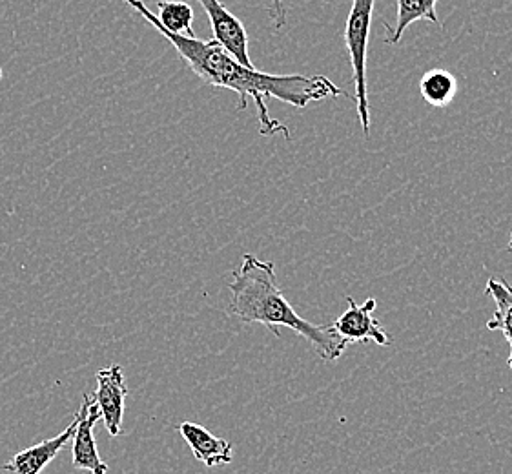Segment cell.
<instances>
[{"instance_id": "1", "label": "cell", "mask_w": 512, "mask_h": 474, "mask_svg": "<svg viewBox=\"0 0 512 474\" xmlns=\"http://www.w3.org/2000/svg\"><path fill=\"white\" fill-rule=\"evenodd\" d=\"M135 13H139L144 21L152 24L155 30L163 35L179 53V57L188 64V68L206 84L216 88H226L237 93V110H246L248 99L252 97L257 108V121H259V134L272 135L283 134L290 139L285 124L272 119L268 114L267 99H277L281 103L290 104L294 108H307L308 104L328 97L345 95L350 97L345 90L338 88L328 77L323 75H274V73L259 72L257 68H245L239 62L228 55L221 48L219 42L201 41L195 37H183L174 35L164 30L163 26L155 19L154 11L150 10L143 0H124Z\"/></svg>"}, {"instance_id": "2", "label": "cell", "mask_w": 512, "mask_h": 474, "mask_svg": "<svg viewBox=\"0 0 512 474\" xmlns=\"http://www.w3.org/2000/svg\"><path fill=\"white\" fill-rule=\"evenodd\" d=\"M228 289L232 292L230 314L243 323H261L277 338L281 336L277 327L294 330L314 347L321 360H339L347 351L349 343L339 338L332 325H316L297 314L279 287L272 261L245 254L241 267L232 274Z\"/></svg>"}, {"instance_id": "3", "label": "cell", "mask_w": 512, "mask_h": 474, "mask_svg": "<svg viewBox=\"0 0 512 474\" xmlns=\"http://www.w3.org/2000/svg\"><path fill=\"white\" fill-rule=\"evenodd\" d=\"M376 0H352L345 44L349 50L354 75V101L358 104L359 123L365 139L370 135L369 90H367V52H369L370 26Z\"/></svg>"}, {"instance_id": "4", "label": "cell", "mask_w": 512, "mask_h": 474, "mask_svg": "<svg viewBox=\"0 0 512 474\" xmlns=\"http://www.w3.org/2000/svg\"><path fill=\"white\" fill-rule=\"evenodd\" d=\"M97 387L93 402L99 407L101 420L110 436L123 434L124 405L128 398V385L121 365H110L95 374Z\"/></svg>"}, {"instance_id": "5", "label": "cell", "mask_w": 512, "mask_h": 474, "mask_svg": "<svg viewBox=\"0 0 512 474\" xmlns=\"http://www.w3.org/2000/svg\"><path fill=\"white\" fill-rule=\"evenodd\" d=\"M208 15V21L214 31V41L221 44V48L228 55H232L241 66L256 68L248 53V33L245 24L237 19L232 11L226 8L221 0H195Z\"/></svg>"}, {"instance_id": "6", "label": "cell", "mask_w": 512, "mask_h": 474, "mask_svg": "<svg viewBox=\"0 0 512 474\" xmlns=\"http://www.w3.org/2000/svg\"><path fill=\"white\" fill-rule=\"evenodd\" d=\"M349 309L345 310L338 320L332 323V329L345 343L372 341L381 347H390L392 338L383 329V325L374 318V310L378 301L369 298L363 305H358L352 296L347 298Z\"/></svg>"}, {"instance_id": "7", "label": "cell", "mask_w": 512, "mask_h": 474, "mask_svg": "<svg viewBox=\"0 0 512 474\" xmlns=\"http://www.w3.org/2000/svg\"><path fill=\"white\" fill-rule=\"evenodd\" d=\"M99 420H101L99 407L93 402L92 396L84 394L81 409L77 413V429L72 438V464L77 471L108 474V464L101 458L93 438V427Z\"/></svg>"}, {"instance_id": "8", "label": "cell", "mask_w": 512, "mask_h": 474, "mask_svg": "<svg viewBox=\"0 0 512 474\" xmlns=\"http://www.w3.org/2000/svg\"><path fill=\"white\" fill-rule=\"evenodd\" d=\"M75 429H77V414L61 434L53 436L50 440H44L41 444L22 449L21 453L15 454L8 464L2 465V471L8 474H41L72 440Z\"/></svg>"}, {"instance_id": "9", "label": "cell", "mask_w": 512, "mask_h": 474, "mask_svg": "<svg viewBox=\"0 0 512 474\" xmlns=\"http://www.w3.org/2000/svg\"><path fill=\"white\" fill-rule=\"evenodd\" d=\"M179 433L192 449L195 460L205 464L206 467L226 465L234 460L232 444L223 438H217L199 423L183 422L179 425Z\"/></svg>"}, {"instance_id": "10", "label": "cell", "mask_w": 512, "mask_h": 474, "mask_svg": "<svg viewBox=\"0 0 512 474\" xmlns=\"http://www.w3.org/2000/svg\"><path fill=\"white\" fill-rule=\"evenodd\" d=\"M485 294L491 296L496 303V310H494L491 320L487 321V329L500 330L507 343L511 345V354H509L507 365L511 367L512 371V283H507L503 279L491 278L487 281Z\"/></svg>"}, {"instance_id": "11", "label": "cell", "mask_w": 512, "mask_h": 474, "mask_svg": "<svg viewBox=\"0 0 512 474\" xmlns=\"http://www.w3.org/2000/svg\"><path fill=\"white\" fill-rule=\"evenodd\" d=\"M436 4L438 0H398V15H396L394 26H389L385 22L387 42L398 44L405 30L414 22L429 21L432 24H440Z\"/></svg>"}, {"instance_id": "12", "label": "cell", "mask_w": 512, "mask_h": 474, "mask_svg": "<svg viewBox=\"0 0 512 474\" xmlns=\"http://www.w3.org/2000/svg\"><path fill=\"white\" fill-rule=\"evenodd\" d=\"M157 22L164 30L183 35V37H195L192 24H194V10L190 4L179 0H159L157 2Z\"/></svg>"}, {"instance_id": "13", "label": "cell", "mask_w": 512, "mask_h": 474, "mask_svg": "<svg viewBox=\"0 0 512 474\" xmlns=\"http://www.w3.org/2000/svg\"><path fill=\"white\" fill-rule=\"evenodd\" d=\"M458 90V83L456 77L447 70H431L421 77L420 92L423 99L431 106L436 108H443L451 103Z\"/></svg>"}, {"instance_id": "14", "label": "cell", "mask_w": 512, "mask_h": 474, "mask_svg": "<svg viewBox=\"0 0 512 474\" xmlns=\"http://www.w3.org/2000/svg\"><path fill=\"white\" fill-rule=\"evenodd\" d=\"M270 17L274 21L277 30H281L287 24V10L283 6V0H272V8H270Z\"/></svg>"}, {"instance_id": "15", "label": "cell", "mask_w": 512, "mask_h": 474, "mask_svg": "<svg viewBox=\"0 0 512 474\" xmlns=\"http://www.w3.org/2000/svg\"><path fill=\"white\" fill-rule=\"evenodd\" d=\"M2 75H4V73H2V68H0V79H2Z\"/></svg>"}, {"instance_id": "16", "label": "cell", "mask_w": 512, "mask_h": 474, "mask_svg": "<svg viewBox=\"0 0 512 474\" xmlns=\"http://www.w3.org/2000/svg\"><path fill=\"white\" fill-rule=\"evenodd\" d=\"M509 248H512V234H511V243H509Z\"/></svg>"}, {"instance_id": "17", "label": "cell", "mask_w": 512, "mask_h": 474, "mask_svg": "<svg viewBox=\"0 0 512 474\" xmlns=\"http://www.w3.org/2000/svg\"><path fill=\"white\" fill-rule=\"evenodd\" d=\"M511 250H512V248H511Z\"/></svg>"}]
</instances>
